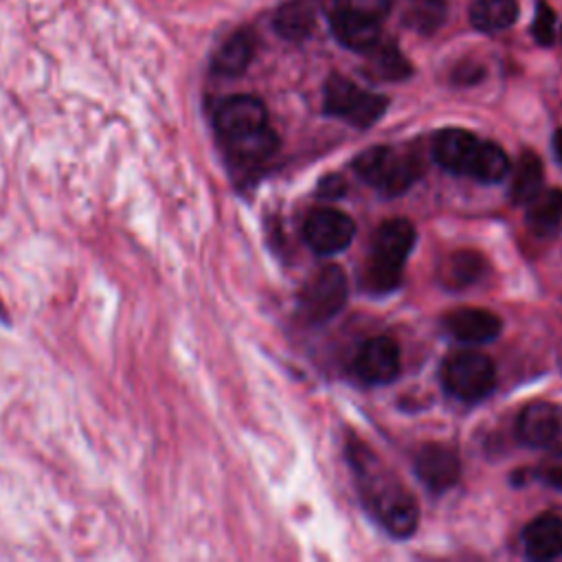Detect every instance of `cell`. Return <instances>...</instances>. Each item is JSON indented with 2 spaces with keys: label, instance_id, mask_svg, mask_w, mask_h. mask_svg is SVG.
<instances>
[{
  "label": "cell",
  "instance_id": "cell-26",
  "mask_svg": "<svg viewBox=\"0 0 562 562\" xmlns=\"http://www.w3.org/2000/svg\"><path fill=\"white\" fill-rule=\"evenodd\" d=\"M531 35L542 46L553 44V37H555V13H553V9L544 0H538L536 18H533V24H531Z\"/></svg>",
  "mask_w": 562,
  "mask_h": 562
},
{
  "label": "cell",
  "instance_id": "cell-7",
  "mask_svg": "<svg viewBox=\"0 0 562 562\" xmlns=\"http://www.w3.org/2000/svg\"><path fill=\"white\" fill-rule=\"evenodd\" d=\"M353 220L347 213L329 206L314 209L303 224V235L307 244L321 255H334L345 250L353 239Z\"/></svg>",
  "mask_w": 562,
  "mask_h": 562
},
{
  "label": "cell",
  "instance_id": "cell-6",
  "mask_svg": "<svg viewBox=\"0 0 562 562\" xmlns=\"http://www.w3.org/2000/svg\"><path fill=\"white\" fill-rule=\"evenodd\" d=\"M347 301V279L338 266L321 268L303 288L301 314L310 323H325L336 316Z\"/></svg>",
  "mask_w": 562,
  "mask_h": 562
},
{
  "label": "cell",
  "instance_id": "cell-21",
  "mask_svg": "<svg viewBox=\"0 0 562 562\" xmlns=\"http://www.w3.org/2000/svg\"><path fill=\"white\" fill-rule=\"evenodd\" d=\"M518 18L516 0H474L470 20L479 31L496 33L509 29Z\"/></svg>",
  "mask_w": 562,
  "mask_h": 562
},
{
  "label": "cell",
  "instance_id": "cell-23",
  "mask_svg": "<svg viewBox=\"0 0 562 562\" xmlns=\"http://www.w3.org/2000/svg\"><path fill=\"white\" fill-rule=\"evenodd\" d=\"M542 160L536 154L525 151L512 176V200L516 204H527L542 189Z\"/></svg>",
  "mask_w": 562,
  "mask_h": 562
},
{
  "label": "cell",
  "instance_id": "cell-29",
  "mask_svg": "<svg viewBox=\"0 0 562 562\" xmlns=\"http://www.w3.org/2000/svg\"><path fill=\"white\" fill-rule=\"evenodd\" d=\"M323 191H325V193H321V195H340V193L345 191V182H342L340 178H336V176H329V178L323 182Z\"/></svg>",
  "mask_w": 562,
  "mask_h": 562
},
{
  "label": "cell",
  "instance_id": "cell-25",
  "mask_svg": "<svg viewBox=\"0 0 562 562\" xmlns=\"http://www.w3.org/2000/svg\"><path fill=\"white\" fill-rule=\"evenodd\" d=\"M443 15H446V7L441 0H417L408 7L406 22L411 24V29L430 33L443 22Z\"/></svg>",
  "mask_w": 562,
  "mask_h": 562
},
{
  "label": "cell",
  "instance_id": "cell-14",
  "mask_svg": "<svg viewBox=\"0 0 562 562\" xmlns=\"http://www.w3.org/2000/svg\"><path fill=\"white\" fill-rule=\"evenodd\" d=\"M476 147L479 140L474 138V134L465 130H443L432 140V156L443 169L468 176Z\"/></svg>",
  "mask_w": 562,
  "mask_h": 562
},
{
  "label": "cell",
  "instance_id": "cell-22",
  "mask_svg": "<svg viewBox=\"0 0 562 562\" xmlns=\"http://www.w3.org/2000/svg\"><path fill=\"white\" fill-rule=\"evenodd\" d=\"M509 173V158L507 154L487 140H479V147L474 151V158L470 162L468 176L481 182H498Z\"/></svg>",
  "mask_w": 562,
  "mask_h": 562
},
{
  "label": "cell",
  "instance_id": "cell-13",
  "mask_svg": "<svg viewBox=\"0 0 562 562\" xmlns=\"http://www.w3.org/2000/svg\"><path fill=\"white\" fill-rule=\"evenodd\" d=\"M446 331L468 345H481L487 340H494L501 331V318L481 307H459L446 314L443 318Z\"/></svg>",
  "mask_w": 562,
  "mask_h": 562
},
{
  "label": "cell",
  "instance_id": "cell-19",
  "mask_svg": "<svg viewBox=\"0 0 562 562\" xmlns=\"http://www.w3.org/2000/svg\"><path fill=\"white\" fill-rule=\"evenodd\" d=\"M274 29L283 40L301 42L314 29V9L307 0H290L274 13Z\"/></svg>",
  "mask_w": 562,
  "mask_h": 562
},
{
  "label": "cell",
  "instance_id": "cell-20",
  "mask_svg": "<svg viewBox=\"0 0 562 562\" xmlns=\"http://www.w3.org/2000/svg\"><path fill=\"white\" fill-rule=\"evenodd\" d=\"M367 53H369V59H367L364 72L373 81H400L411 75L408 61L391 42L389 44L378 42Z\"/></svg>",
  "mask_w": 562,
  "mask_h": 562
},
{
  "label": "cell",
  "instance_id": "cell-30",
  "mask_svg": "<svg viewBox=\"0 0 562 562\" xmlns=\"http://www.w3.org/2000/svg\"><path fill=\"white\" fill-rule=\"evenodd\" d=\"M553 149H555V156H558V160L562 162V127L553 134Z\"/></svg>",
  "mask_w": 562,
  "mask_h": 562
},
{
  "label": "cell",
  "instance_id": "cell-17",
  "mask_svg": "<svg viewBox=\"0 0 562 562\" xmlns=\"http://www.w3.org/2000/svg\"><path fill=\"white\" fill-rule=\"evenodd\" d=\"M252 53H255V42H252L250 33L237 31L220 44V48L213 55L211 68H213V72H217L222 77L241 75L248 68Z\"/></svg>",
  "mask_w": 562,
  "mask_h": 562
},
{
  "label": "cell",
  "instance_id": "cell-10",
  "mask_svg": "<svg viewBox=\"0 0 562 562\" xmlns=\"http://www.w3.org/2000/svg\"><path fill=\"white\" fill-rule=\"evenodd\" d=\"M353 371L362 382L369 384H386L400 371V351L397 345L386 338H369L353 360Z\"/></svg>",
  "mask_w": 562,
  "mask_h": 562
},
{
  "label": "cell",
  "instance_id": "cell-15",
  "mask_svg": "<svg viewBox=\"0 0 562 562\" xmlns=\"http://www.w3.org/2000/svg\"><path fill=\"white\" fill-rule=\"evenodd\" d=\"M336 40L351 50H369L380 42V22L369 20L345 9H338L329 18Z\"/></svg>",
  "mask_w": 562,
  "mask_h": 562
},
{
  "label": "cell",
  "instance_id": "cell-24",
  "mask_svg": "<svg viewBox=\"0 0 562 562\" xmlns=\"http://www.w3.org/2000/svg\"><path fill=\"white\" fill-rule=\"evenodd\" d=\"M483 272V259L474 250H457L441 266V281L448 288H465Z\"/></svg>",
  "mask_w": 562,
  "mask_h": 562
},
{
  "label": "cell",
  "instance_id": "cell-28",
  "mask_svg": "<svg viewBox=\"0 0 562 562\" xmlns=\"http://www.w3.org/2000/svg\"><path fill=\"white\" fill-rule=\"evenodd\" d=\"M538 476L547 485L562 490V446H558L551 452H547V457L540 461Z\"/></svg>",
  "mask_w": 562,
  "mask_h": 562
},
{
  "label": "cell",
  "instance_id": "cell-4",
  "mask_svg": "<svg viewBox=\"0 0 562 562\" xmlns=\"http://www.w3.org/2000/svg\"><path fill=\"white\" fill-rule=\"evenodd\" d=\"M441 380L446 391L457 400L476 402L494 389L496 369L481 351H457L443 362Z\"/></svg>",
  "mask_w": 562,
  "mask_h": 562
},
{
  "label": "cell",
  "instance_id": "cell-8",
  "mask_svg": "<svg viewBox=\"0 0 562 562\" xmlns=\"http://www.w3.org/2000/svg\"><path fill=\"white\" fill-rule=\"evenodd\" d=\"M217 138L239 136L268 125L266 105L252 94H235L224 99L213 114Z\"/></svg>",
  "mask_w": 562,
  "mask_h": 562
},
{
  "label": "cell",
  "instance_id": "cell-2",
  "mask_svg": "<svg viewBox=\"0 0 562 562\" xmlns=\"http://www.w3.org/2000/svg\"><path fill=\"white\" fill-rule=\"evenodd\" d=\"M415 244V228L408 220L382 222L371 237V257L364 268V285L371 292H389L400 283L402 266Z\"/></svg>",
  "mask_w": 562,
  "mask_h": 562
},
{
  "label": "cell",
  "instance_id": "cell-3",
  "mask_svg": "<svg viewBox=\"0 0 562 562\" xmlns=\"http://www.w3.org/2000/svg\"><path fill=\"white\" fill-rule=\"evenodd\" d=\"M353 167L371 187L389 195L406 191L422 173L419 156L395 147H371L356 158Z\"/></svg>",
  "mask_w": 562,
  "mask_h": 562
},
{
  "label": "cell",
  "instance_id": "cell-9",
  "mask_svg": "<svg viewBox=\"0 0 562 562\" xmlns=\"http://www.w3.org/2000/svg\"><path fill=\"white\" fill-rule=\"evenodd\" d=\"M220 143H222L224 154L231 160V165L239 171L257 169L268 158H272L279 147V138L270 125H263L259 130H252V132H246L239 136L222 138Z\"/></svg>",
  "mask_w": 562,
  "mask_h": 562
},
{
  "label": "cell",
  "instance_id": "cell-12",
  "mask_svg": "<svg viewBox=\"0 0 562 562\" xmlns=\"http://www.w3.org/2000/svg\"><path fill=\"white\" fill-rule=\"evenodd\" d=\"M560 430H562V411L549 402L527 404L516 419L518 437L533 448L551 446L558 439Z\"/></svg>",
  "mask_w": 562,
  "mask_h": 562
},
{
  "label": "cell",
  "instance_id": "cell-31",
  "mask_svg": "<svg viewBox=\"0 0 562 562\" xmlns=\"http://www.w3.org/2000/svg\"><path fill=\"white\" fill-rule=\"evenodd\" d=\"M560 35H562V33H560Z\"/></svg>",
  "mask_w": 562,
  "mask_h": 562
},
{
  "label": "cell",
  "instance_id": "cell-1",
  "mask_svg": "<svg viewBox=\"0 0 562 562\" xmlns=\"http://www.w3.org/2000/svg\"><path fill=\"white\" fill-rule=\"evenodd\" d=\"M356 465L364 503L373 509L378 520L397 538H406L417 529L419 512L415 498L406 487L382 470L375 454H371L362 443L351 452Z\"/></svg>",
  "mask_w": 562,
  "mask_h": 562
},
{
  "label": "cell",
  "instance_id": "cell-18",
  "mask_svg": "<svg viewBox=\"0 0 562 562\" xmlns=\"http://www.w3.org/2000/svg\"><path fill=\"white\" fill-rule=\"evenodd\" d=\"M562 222V189H540L527 202V224L536 235H551Z\"/></svg>",
  "mask_w": 562,
  "mask_h": 562
},
{
  "label": "cell",
  "instance_id": "cell-27",
  "mask_svg": "<svg viewBox=\"0 0 562 562\" xmlns=\"http://www.w3.org/2000/svg\"><path fill=\"white\" fill-rule=\"evenodd\" d=\"M336 7L380 22L391 9V0H336Z\"/></svg>",
  "mask_w": 562,
  "mask_h": 562
},
{
  "label": "cell",
  "instance_id": "cell-16",
  "mask_svg": "<svg viewBox=\"0 0 562 562\" xmlns=\"http://www.w3.org/2000/svg\"><path fill=\"white\" fill-rule=\"evenodd\" d=\"M522 544L533 560H553L562 555V520L553 514H542L522 531Z\"/></svg>",
  "mask_w": 562,
  "mask_h": 562
},
{
  "label": "cell",
  "instance_id": "cell-5",
  "mask_svg": "<svg viewBox=\"0 0 562 562\" xmlns=\"http://www.w3.org/2000/svg\"><path fill=\"white\" fill-rule=\"evenodd\" d=\"M386 110V99L367 90H360L353 81L334 75L325 83V112L340 116L356 127H369Z\"/></svg>",
  "mask_w": 562,
  "mask_h": 562
},
{
  "label": "cell",
  "instance_id": "cell-11",
  "mask_svg": "<svg viewBox=\"0 0 562 562\" xmlns=\"http://www.w3.org/2000/svg\"><path fill=\"white\" fill-rule=\"evenodd\" d=\"M415 470L422 483L432 492H443L459 481L461 463L454 450L441 443H426L415 457Z\"/></svg>",
  "mask_w": 562,
  "mask_h": 562
}]
</instances>
